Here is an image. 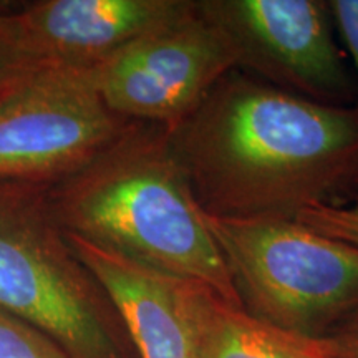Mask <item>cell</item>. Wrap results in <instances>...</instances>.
<instances>
[{
    "mask_svg": "<svg viewBox=\"0 0 358 358\" xmlns=\"http://www.w3.org/2000/svg\"><path fill=\"white\" fill-rule=\"evenodd\" d=\"M168 133L196 201L214 217L295 219L329 203L358 164V110L234 71Z\"/></svg>",
    "mask_w": 358,
    "mask_h": 358,
    "instance_id": "cell-1",
    "label": "cell"
},
{
    "mask_svg": "<svg viewBox=\"0 0 358 358\" xmlns=\"http://www.w3.org/2000/svg\"><path fill=\"white\" fill-rule=\"evenodd\" d=\"M47 199L65 234L143 267L201 282L243 308L163 127L129 122L85 166L48 186Z\"/></svg>",
    "mask_w": 358,
    "mask_h": 358,
    "instance_id": "cell-2",
    "label": "cell"
},
{
    "mask_svg": "<svg viewBox=\"0 0 358 358\" xmlns=\"http://www.w3.org/2000/svg\"><path fill=\"white\" fill-rule=\"evenodd\" d=\"M47 187L0 182V308L69 358H138L110 297L58 226Z\"/></svg>",
    "mask_w": 358,
    "mask_h": 358,
    "instance_id": "cell-3",
    "label": "cell"
},
{
    "mask_svg": "<svg viewBox=\"0 0 358 358\" xmlns=\"http://www.w3.org/2000/svg\"><path fill=\"white\" fill-rule=\"evenodd\" d=\"M204 216L254 317L320 338L358 308L357 245L295 219Z\"/></svg>",
    "mask_w": 358,
    "mask_h": 358,
    "instance_id": "cell-4",
    "label": "cell"
},
{
    "mask_svg": "<svg viewBox=\"0 0 358 358\" xmlns=\"http://www.w3.org/2000/svg\"><path fill=\"white\" fill-rule=\"evenodd\" d=\"M128 123L101 100L92 71L40 66L0 100V182L55 185Z\"/></svg>",
    "mask_w": 358,
    "mask_h": 358,
    "instance_id": "cell-5",
    "label": "cell"
},
{
    "mask_svg": "<svg viewBox=\"0 0 358 358\" xmlns=\"http://www.w3.org/2000/svg\"><path fill=\"white\" fill-rule=\"evenodd\" d=\"M234 69L236 50L196 2L191 15L128 45L92 73L115 115L171 131Z\"/></svg>",
    "mask_w": 358,
    "mask_h": 358,
    "instance_id": "cell-6",
    "label": "cell"
},
{
    "mask_svg": "<svg viewBox=\"0 0 358 358\" xmlns=\"http://www.w3.org/2000/svg\"><path fill=\"white\" fill-rule=\"evenodd\" d=\"M198 8L231 42L237 69L256 70L287 92L327 105L350 93L327 2L203 0Z\"/></svg>",
    "mask_w": 358,
    "mask_h": 358,
    "instance_id": "cell-7",
    "label": "cell"
},
{
    "mask_svg": "<svg viewBox=\"0 0 358 358\" xmlns=\"http://www.w3.org/2000/svg\"><path fill=\"white\" fill-rule=\"evenodd\" d=\"M65 236L110 297L138 358H204L209 315L219 297L213 289Z\"/></svg>",
    "mask_w": 358,
    "mask_h": 358,
    "instance_id": "cell-8",
    "label": "cell"
},
{
    "mask_svg": "<svg viewBox=\"0 0 358 358\" xmlns=\"http://www.w3.org/2000/svg\"><path fill=\"white\" fill-rule=\"evenodd\" d=\"M194 10L189 0H38L19 8L15 19L38 66L93 71Z\"/></svg>",
    "mask_w": 358,
    "mask_h": 358,
    "instance_id": "cell-9",
    "label": "cell"
},
{
    "mask_svg": "<svg viewBox=\"0 0 358 358\" xmlns=\"http://www.w3.org/2000/svg\"><path fill=\"white\" fill-rule=\"evenodd\" d=\"M204 358H330L322 338L264 322L217 297L209 315Z\"/></svg>",
    "mask_w": 358,
    "mask_h": 358,
    "instance_id": "cell-10",
    "label": "cell"
},
{
    "mask_svg": "<svg viewBox=\"0 0 358 358\" xmlns=\"http://www.w3.org/2000/svg\"><path fill=\"white\" fill-rule=\"evenodd\" d=\"M37 69L22 38L15 12L0 10V100Z\"/></svg>",
    "mask_w": 358,
    "mask_h": 358,
    "instance_id": "cell-11",
    "label": "cell"
},
{
    "mask_svg": "<svg viewBox=\"0 0 358 358\" xmlns=\"http://www.w3.org/2000/svg\"><path fill=\"white\" fill-rule=\"evenodd\" d=\"M0 358H69L38 329L0 308Z\"/></svg>",
    "mask_w": 358,
    "mask_h": 358,
    "instance_id": "cell-12",
    "label": "cell"
},
{
    "mask_svg": "<svg viewBox=\"0 0 358 358\" xmlns=\"http://www.w3.org/2000/svg\"><path fill=\"white\" fill-rule=\"evenodd\" d=\"M295 221L358 248V201L353 204H315L299 213Z\"/></svg>",
    "mask_w": 358,
    "mask_h": 358,
    "instance_id": "cell-13",
    "label": "cell"
},
{
    "mask_svg": "<svg viewBox=\"0 0 358 358\" xmlns=\"http://www.w3.org/2000/svg\"><path fill=\"white\" fill-rule=\"evenodd\" d=\"M330 358H358V308L320 337Z\"/></svg>",
    "mask_w": 358,
    "mask_h": 358,
    "instance_id": "cell-14",
    "label": "cell"
},
{
    "mask_svg": "<svg viewBox=\"0 0 358 358\" xmlns=\"http://www.w3.org/2000/svg\"><path fill=\"white\" fill-rule=\"evenodd\" d=\"M327 3L334 24L347 43L358 71V0H332Z\"/></svg>",
    "mask_w": 358,
    "mask_h": 358,
    "instance_id": "cell-15",
    "label": "cell"
}]
</instances>
